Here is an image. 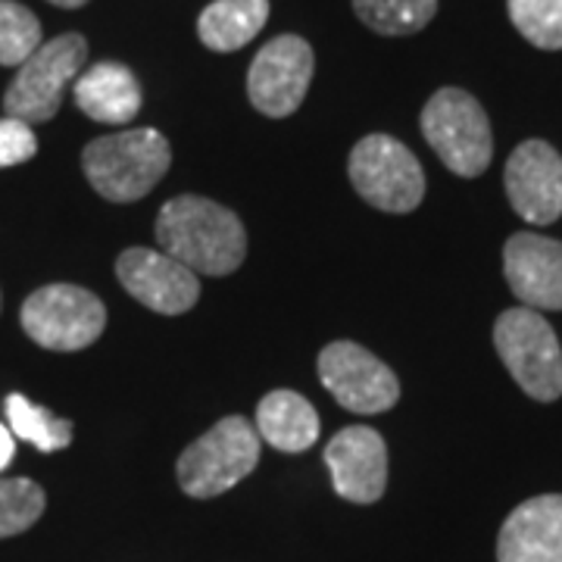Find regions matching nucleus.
<instances>
[{"label": "nucleus", "instance_id": "nucleus-1", "mask_svg": "<svg viewBox=\"0 0 562 562\" xmlns=\"http://www.w3.org/2000/svg\"><path fill=\"white\" fill-rule=\"evenodd\" d=\"M157 241L162 254L203 276H228L247 257L241 220L228 206L198 194H181L162 203Z\"/></svg>", "mask_w": 562, "mask_h": 562}, {"label": "nucleus", "instance_id": "nucleus-2", "mask_svg": "<svg viewBox=\"0 0 562 562\" xmlns=\"http://www.w3.org/2000/svg\"><path fill=\"white\" fill-rule=\"evenodd\" d=\"M169 162V140L157 128L113 132L81 150V169L91 188L113 203L140 201L166 176Z\"/></svg>", "mask_w": 562, "mask_h": 562}, {"label": "nucleus", "instance_id": "nucleus-3", "mask_svg": "<svg viewBox=\"0 0 562 562\" xmlns=\"http://www.w3.org/2000/svg\"><path fill=\"white\" fill-rule=\"evenodd\" d=\"M422 135L441 162L462 179H479L494 157V135L484 106L462 88L435 91L422 110Z\"/></svg>", "mask_w": 562, "mask_h": 562}, {"label": "nucleus", "instance_id": "nucleus-4", "mask_svg": "<svg viewBox=\"0 0 562 562\" xmlns=\"http://www.w3.org/2000/svg\"><path fill=\"white\" fill-rule=\"evenodd\" d=\"M260 435L244 416H225L179 457V484L188 497L210 501L244 482L260 462Z\"/></svg>", "mask_w": 562, "mask_h": 562}, {"label": "nucleus", "instance_id": "nucleus-5", "mask_svg": "<svg viewBox=\"0 0 562 562\" xmlns=\"http://www.w3.org/2000/svg\"><path fill=\"white\" fill-rule=\"evenodd\" d=\"M494 347L513 382L528 397L553 403L562 397V347L553 325L538 310L513 306L494 322Z\"/></svg>", "mask_w": 562, "mask_h": 562}, {"label": "nucleus", "instance_id": "nucleus-6", "mask_svg": "<svg viewBox=\"0 0 562 562\" xmlns=\"http://www.w3.org/2000/svg\"><path fill=\"white\" fill-rule=\"evenodd\" d=\"M88 63V41L79 32H66L44 41L38 50L22 63L16 79L3 94L7 116L22 122H50L60 113L63 94L79 79Z\"/></svg>", "mask_w": 562, "mask_h": 562}, {"label": "nucleus", "instance_id": "nucleus-7", "mask_svg": "<svg viewBox=\"0 0 562 562\" xmlns=\"http://www.w3.org/2000/svg\"><path fill=\"white\" fill-rule=\"evenodd\" d=\"M347 172L362 201L384 213H413L425 198L422 162L391 135H366L357 140Z\"/></svg>", "mask_w": 562, "mask_h": 562}, {"label": "nucleus", "instance_id": "nucleus-8", "mask_svg": "<svg viewBox=\"0 0 562 562\" xmlns=\"http://www.w3.org/2000/svg\"><path fill=\"white\" fill-rule=\"evenodd\" d=\"M22 328L47 350L72 353L94 344L106 328V306L79 284H47L22 303Z\"/></svg>", "mask_w": 562, "mask_h": 562}, {"label": "nucleus", "instance_id": "nucleus-9", "mask_svg": "<svg viewBox=\"0 0 562 562\" xmlns=\"http://www.w3.org/2000/svg\"><path fill=\"white\" fill-rule=\"evenodd\" d=\"M319 382L344 409L375 416L401 401V382L375 353L353 341H331L319 353Z\"/></svg>", "mask_w": 562, "mask_h": 562}, {"label": "nucleus", "instance_id": "nucleus-10", "mask_svg": "<svg viewBox=\"0 0 562 562\" xmlns=\"http://www.w3.org/2000/svg\"><path fill=\"white\" fill-rule=\"evenodd\" d=\"M316 57L313 47L301 35H279L250 63L247 72V94L250 103L269 120L291 116L306 98L313 81Z\"/></svg>", "mask_w": 562, "mask_h": 562}, {"label": "nucleus", "instance_id": "nucleus-11", "mask_svg": "<svg viewBox=\"0 0 562 562\" xmlns=\"http://www.w3.org/2000/svg\"><path fill=\"white\" fill-rule=\"evenodd\" d=\"M120 284L147 310L162 316L188 313L201 297V279L162 250L128 247L116 260Z\"/></svg>", "mask_w": 562, "mask_h": 562}, {"label": "nucleus", "instance_id": "nucleus-12", "mask_svg": "<svg viewBox=\"0 0 562 562\" xmlns=\"http://www.w3.org/2000/svg\"><path fill=\"white\" fill-rule=\"evenodd\" d=\"M509 206L535 225H550L562 216V157L547 140H522L503 172Z\"/></svg>", "mask_w": 562, "mask_h": 562}, {"label": "nucleus", "instance_id": "nucleus-13", "mask_svg": "<svg viewBox=\"0 0 562 562\" xmlns=\"http://www.w3.org/2000/svg\"><path fill=\"white\" fill-rule=\"evenodd\" d=\"M325 465L338 497L350 503L382 501L387 487V443L369 425H350L325 447Z\"/></svg>", "mask_w": 562, "mask_h": 562}, {"label": "nucleus", "instance_id": "nucleus-14", "mask_svg": "<svg viewBox=\"0 0 562 562\" xmlns=\"http://www.w3.org/2000/svg\"><path fill=\"white\" fill-rule=\"evenodd\" d=\"M503 272L528 310H562V241L519 232L503 247Z\"/></svg>", "mask_w": 562, "mask_h": 562}, {"label": "nucleus", "instance_id": "nucleus-15", "mask_svg": "<svg viewBox=\"0 0 562 562\" xmlns=\"http://www.w3.org/2000/svg\"><path fill=\"white\" fill-rule=\"evenodd\" d=\"M497 562H562V494L531 497L506 516Z\"/></svg>", "mask_w": 562, "mask_h": 562}, {"label": "nucleus", "instance_id": "nucleus-16", "mask_svg": "<svg viewBox=\"0 0 562 562\" xmlns=\"http://www.w3.org/2000/svg\"><path fill=\"white\" fill-rule=\"evenodd\" d=\"M72 98L88 120L110 122V125L132 122L144 103L135 72L125 63L116 60L88 66L79 79L72 81Z\"/></svg>", "mask_w": 562, "mask_h": 562}, {"label": "nucleus", "instance_id": "nucleus-17", "mask_svg": "<svg viewBox=\"0 0 562 562\" xmlns=\"http://www.w3.org/2000/svg\"><path fill=\"white\" fill-rule=\"evenodd\" d=\"M260 441L281 453H303L319 441V413L297 391H269L257 406L254 422Z\"/></svg>", "mask_w": 562, "mask_h": 562}, {"label": "nucleus", "instance_id": "nucleus-18", "mask_svg": "<svg viewBox=\"0 0 562 562\" xmlns=\"http://www.w3.org/2000/svg\"><path fill=\"white\" fill-rule=\"evenodd\" d=\"M269 22V0H213L198 20L203 47L216 54L241 50Z\"/></svg>", "mask_w": 562, "mask_h": 562}, {"label": "nucleus", "instance_id": "nucleus-19", "mask_svg": "<svg viewBox=\"0 0 562 562\" xmlns=\"http://www.w3.org/2000/svg\"><path fill=\"white\" fill-rule=\"evenodd\" d=\"M3 409H7L10 431L22 441L35 443L44 453H54V450H63L72 443V422L60 419L57 413L44 409L22 394H10L3 401Z\"/></svg>", "mask_w": 562, "mask_h": 562}, {"label": "nucleus", "instance_id": "nucleus-20", "mask_svg": "<svg viewBox=\"0 0 562 562\" xmlns=\"http://www.w3.org/2000/svg\"><path fill=\"white\" fill-rule=\"evenodd\" d=\"M353 13L372 32L401 38L416 35L438 13V0H353Z\"/></svg>", "mask_w": 562, "mask_h": 562}, {"label": "nucleus", "instance_id": "nucleus-21", "mask_svg": "<svg viewBox=\"0 0 562 562\" xmlns=\"http://www.w3.org/2000/svg\"><path fill=\"white\" fill-rule=\"evenodd\" d=\"M41 44L38 16L16 0H0V66H22Z\"/></svg>", "mask_w": 562, "mask_h": 562}, {"label": "nucleus", "instance_id": "nucleus-22", "mask_svg": "<svg viewBox=\"0 0 562 562\" xmlns=\"http://www.w3.org/2000/svg\"><path fill=\"white\" fill-rule=\"evenodd\" d=\"M509 20L541 50H562V0H506Z\"/></svg>", "mask_w": 562, "mask_h": 562}, {"label": "nucleus", "instance_id": "nucleus-23", "mask_svg": "<svg viewBox=\"0 0 562 562\" xmlns=\"http://www.w3.org/2000/svg\"><path fill=\"white\" fill-rule=\"evenodd\" d=\"M44 491L32 479H0V538L29 531L44 513Z\"/></svg>", "mask_w": 562, "mask_h": 562}, {"label": "nucleus", "instance_id": "nucleus-24", "mask_svg": "<svg viewBox=\"0 0 562 562\" xmlns=\"http://www.w3.org/2000/svg\"><path fill=\"white\" fill-rule=\"evenodd\" d=\"M38 154V138L32 132V125L13 116L0 120V169L7 166H20V162L32 160Z\"/></svg>", "mask_w": 562, "mask_h": 562}, {"label": "nucleus", "instance_id": "nucleus-25", "mask_svg": "<svg viewBox=\"0 0 562 562\" xmlns=\"http://www.w3.org/2000/svg\"><path fill=\"white\" fill-rule=\"evenodd\" d=\"M13 457H16V441H13L10 428L0 422V472L13 462Z\"/></svg>", "mask_w": 562, "mask_h": 562}, {"label": "nucleus", "instance_id": "nucleus-26", "mask_svg": "<svg viewBox=\"0 0 562 562\" xmlns=\"http://www.w3.org/2000/svg\"><path fill=\"white\" fill-rule=\"evenodd\" d=\"M47 3H54V7H63V10H79V7H85L88 0H47Z\"/></svg>", "mask_w": 562, "mask_h": 562}]
</instances>
